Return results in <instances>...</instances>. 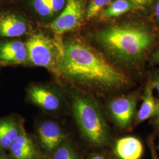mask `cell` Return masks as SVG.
I'll use <instances>...</instances> for the list:
<instances>
[{"label":"cell","mask_w":159,"mask_h":159,"mask_svg":"<svg viewBox=\"0 0 159 159\" xmlns=\"http://www.w3.org/2000/svg\"><path fill=\"white\" fill-rule=\"evenodd\" d=\"M67 0H32L34 11L41 17L51 18L61 11Z\"/></svg>","instance_id":"14"},{"label":"cell","mask_w":159,"mask_h":159,"mask_svg":"<svg viewBox=\"0 0 159 159\" xmlns=\"http://www.w3.org/2000/svg\"><path fill=\"white\" fill-rule=\"evenodd\" d=\"M158 148H159V146H158Z\"/></svg>","instance_id":"28"},{"label":"cell","mask_w":159,"mask_h":159,"mask_svg":"<svg viewBox=\"0 0 159 159\" xmlns=\"http://www.w3.org/2000/svg\"><path fill=\"white\" fill-rule=\"evenodd\" d=\"M113 0H91L85 11V18L89 21L97 17Z\"/></svg>","instance_id":"18"},{"label":"cell","mask_w":159,"mask_h":159,"mask_svg":"<svg viewBox=\"0 0 159 159\" xmlns=\"http://www.w3.org/2000/svg\"><path fill=\"white\" fill-rule=\"evenodd\" d=\"M139 9L129 0H114L100 13L104 19L119 17L128 12Z\"/></svg>","instance_id":"16"},{"label":"cell","mask_w":159,"mask_h":159,"mask_svg":"<svg viewBox=\"0 0 159 159\" xmlns=\"http://www.w3.org/2000/svg\"><path fill=\"white\" fill-rule=\"evenodd\" d=\"M153 84L154 87L156 88V89L157 90V91L159 94V77L156 80V81L154 82Z\"/></svg>","instance_id":"25"},{"label":"cell","mask_w":159,"mask_h":159,"mask_svg":"<svg viewBox=\"0 0 159 159\" xmlns=\"http://www.w3.org/2000/svg\"><path fill=\"white\" fill-rule=\"evenodd\" d=\"M157 106V111H156V118L154 120V124L159 127V102H156Z\"/></svg>","instance_id":"24"},{"label":"cell","mask_w":159,"mask_h":159,"mask_svg":"<svg viewBox=\"0 0 159 159\" xmlns=\"http://www.w3.org/2000/svg\"><path fill=\"white\" fill-rule=\"evenodd\" d=\"M0 159H14L7 151L0 150Z\"/></svg>","instance_id":"22"},{"label":"cell","mask_w":159,"mask_h":159,"mask_svg":"<svg viewBox=\"0 0 159 159\" xmlns=\"http://www.w3.org/2000/svg\"><path fill=\"white\" fill-rule=\"evenodd\" d=\"M87 159H110L107 155L103 153H94Z\"/></svg>","instance_id":"21"},{"label":"cell","mask_w":159,"mask_h":159,"mask_svg":"<svg viewBox=\"0 0 159 159\" xmlns=\"http://www.w3.org/2000/svg\"><path fill=\"white\" fill-rule=\"evenodd\" d=\"M153 57L154 59L156 61L159 62V49L154 54Z\"/></svg>","instance_id":"26"},{"label":"cell","mask_w":159,"mask_h":159,"mask_svg":"<svg viewBox=\"0 0 159 159\" xmlns=\"http://www.w3.org/2000/svg\"><path fill=\"white\" fill-rule=\"evenodd\" d=\"M136 102L133 97L115 98L108 103V110L114 122L121 129L130 125L135 114Z\"/></svg>","instance_id":"9"},{"label":"cell","mask_w":159,"mask_h":159,"mask_svg":"<svg viewBox=\"0 0 159 159\" xmlns=\"http://www.w3.org/2000/svg\"><path fill=\"white\" fill-rule=\"evenodd\" d=\"M148 146L150 148L151 154H152V159H159L157 153L156 152V150L154 147V144L153 142V140L150 139L148 140Z\"/></svg>","instance_id":"20"},{"label":"cell","mask_w":159,"mask_h":159,"mask_svg":"<svg viewBox=\"0 0 159 159\" xmlns=\"http://www.w3.org/2000/svg\"><path fill=\"white\" fill-rule=\"evenodd\" d=\"M47 159H82V157L71 136L60 145Z\"/></svg>","instance_id":"17"},{"label":"cell","mask_w":159,"mask_h":159,"mask_svg":"<svg viewBox=\"0 0 159 159\" xmlns=\"http://www.w3.org/2000/svg\"><path fill=\"white\" fill-rule=\"evenodd\" d=\"M27 61L25 43L16 39H0V67L23 64Z\"/></svg>","instance_id":"10"},{"label":"cell","mask_w":159,"mask_h":159,"mask_svg":"<svg viewBox=\"0 0 159 159\" xmlns=\"http://www.w3.org/2000/svg\"><path fill=\"white\" fill-rule=\"evenodd\" d=\"M68 97L69 108L80 136L93 147L107 146L111 141V133L96 102L80 91H70Z\"/></svg>","instance_id":"3"},{"label":"cell","mask_w":159,"mask_h":159,"mask_svg":"<svg viewBox=\"0 0 159 159\" xmlns=\"http://www.w3.org/2000/svg\"><path fill=\"white\" fill-rule=\"evenodd\" d=\"M26 131L25 120L18 114L0 117V150L7 151L18 138Z\"/></svg>","instance_id":"8"},{"label":"cell","mask_w":159,"mask_h":159,"mask_svg":"<svg viewBox=\"0 0 159 159\" xmlns=\"http://www.w3.org/2000/svg\"><path fill=\"white\" fill-rule=\"evenodd\" d=\"M8 152L14 159H47L33 135L25 131Z\"/></svg>","instance_id":"11"},{"label":"cell","mask_w":159,"mask_h":159,"mask_svg":"<svg viewBox=\"0 0 159 159\" xmlns=\"http://www.w3.org/2000/svg\"><path fill=\"white\" fill-rule=\"evenodd\" d=\"M97 40L111 56L125 62L140 59L153 41L152 34L140 23L114 25L99 31Z\"/></svg>","instance_id":"2"},{"label":"cell","mask_w":159,"mask_h":159,"mask_svg":"<svg viewBox=\"0 0 159 159\" xmlns=\"http://www.w3.org/2000/svg\"><path fill=\"white\" fill-rule=\"evenodd\" d=\"M27 98L47 113L60 114L64 107V99L61 93L47 85H30L27 91Z\"/></svg>","instance_id":"7"},{"label":"cell","mask_w":159,"mask_h":159,"mask_svg":"<svg viewBox=\"0 0 159 159\" xmlns=\"http://www.w3.org/2000/svg\"><path fill=\"white\" fill-rule=\"evenodd\" d=\"M154 86L153 83H149L146 88L142 106L137 115L136 123H140L156 114L157 106L153 97Z\"/></svg>","instance_id":"15"},{"label":"cell","mask_w":159,"mask_h":159,"mask_svg":"<svg viewBox=\"0 0 159 159\" xmlns=\"http://www.w3.org/2000/svg\"><path fill=\"white\" fill-rule=\"evenodd\" d=\"M140 9L151 5L153 0H129Z\"/></svg>","instance_id":"19"},{"label":"cell","mask_w":159,"mask_h":159,"mask_svg":"<svg viewBox=\"0 0 159 159\" xmlns=\"http://www.w3.org/2000/svg\"><path fill=\"white\" fill-rule=\"evenodd\" d=\"M84 0H67L58 17L48 24L54 34L60 36L78 28L85 15Z\"/></svg>","instance_id":"6"},{"label":"cell","mask_w":159,"mask_h":159,"mask_svg":"<svg viewBox=\"0 0 159 159\" xmlns=\"http://www.w3.org/2000/svg\"><path fill=\"white\" fill-rule=\"evenodd\" d=\"M25 45L28 61L34 66L48 68L58 73L64 44L41 33H37L30 36Z\"/></svg>","instance_id":"4"},{"label":"cell","mask_w":159,"mask_h":159,"mask_svg":"<svg viewBox=\"0 0 159 159\" xmlns=\"http://www.w3.org/2000/svg\"><path fill=\"white\" fill-rule=\"evenodd\" d=\"M154 15L155 17L157 18V21L159 22V0H158L155 5L154 7Z\"/></svg>","instance_id":"23"},{"label":"cell","mask_w":159,"mask_h":159,"mask_svg":"<svg viewBox=\"0 0 159 159\" xmlns=\"http://www.w3.org/2000/svg\"><path fill=\"white\" fill-rule=\"evenodd\" d=\"M58 73L70 81L104 90L117 89L127 83L125 75L97 51L78 41L64 44Z\"/></svg>","instance_id":"1"},{"label":"cell","mask_w":159,"mask_h":159,"mask_svg":"<svg viewBox=\"0 0 159 159\" xmlns=\"http://www.w3.org/2000/svg\"><path fill=\"white\" fill-rule=\"evenodd\" d=\"M143 150L142 143L135 137H121L114 146V153L119 159H140Z\"/></svg>","instance_id":"13"},{"label":"cell","mask_w":159,"mask_h":159,"mask_svg":"<svg viewBox=\"0 0 159 159\" xmlns=\"http://www.w3.org/2000/svg\"><path fill=\"white\" fill-rule=\"evenodd\" d=\"M6 1V0H0V3L2 2H3V1Z\"/></svg>","instance_id":"27"},{"label":"cell","mask_w":159,"mask_h":159,"mask_svg":"<svg viewBox=\"0 0 159 159\" xmlns=\"http://www.w3.org/2000/svg\"><path fill=\"white\" fill-rule=\"evenodd\" d=\"M34 139L47 157L60 145L73 136L67 127L54 119L38 120L34 125Z\"/></svg>","instance_id":"5"},{"label":"cell","mask_w":159,"mask_h":159,"mask_svg":"<svg viewBox=\"0 0 159 159\" xmlns=\"http://www.w3.org/2000/svg\"><path fill=\"white\" fill-rule=\"evenodd\" d=\"M28 30V23L21 16L11 11H0V39H17Z\"/></svg>","instance_id":"12"}]
</instances>
